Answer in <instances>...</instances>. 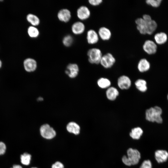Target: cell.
<instances>
[{
    "label": "cell",
    "mask_w": 168,
    "mask_h": 168,
    "mask_svg": "<svg viewBox=\"0 0 168 168\" xmlns=\"http://www.w3.org/2000/svg\"><path fill=\"white\" fill-rule=\"evenodd\" d=\"M167 100H168V94H167Z\"/></svg>",
    "instance_id": "obj_37"
},
{
    "label": "cell",
    "mask_w": 168,
    "mask_h": 168,
    "mask_svg": "<svg viewBox=\"0 0 168 168\" xmlns=\"http://www.w3.org/2000/svg\"><path fill=\"white\" fill-rule=\"evenodd\" d=\"M27 32L29 37L33 38L38 37L40 35V31L38 29L36 26H32L28 28Z\"/></svg>",
    "instance_id": "obj_26"
},
{
    "label": "cell",
    "mask_w": 168,
    "mask_h": 168,
    "mask_svg": "<svg viewBox=\"0 0 168 168\" xmlns=\"http://www.w3.org/2000/svg\"><path fill=\"white\" fill-rule=\"evenodd\" d=\"M23 66L26 71L31 72L36 69L37 67V63L35 59L32 58H28L24 60Z\"/></svg>",
    "instance_id": "obj_9"
},
{
    "label": "cell",
    "mask_w": 168,
    "mask_h": 168,
    "mask_svg": "<svg viewBox=\"0 0 168 168\" xmlns=\"http://www.w3.org/2000/svg\"><path fill=\"white\" fill-rule=\"evenodd\" d=\"M142 18L147 22V34L149 35L152 34L157 28V24L156 22L152 20L151 16L149 15L144 14Z\"/></svg>",
    "instance_id": "obj_7"
},
{
    "label": "cell",
    "mask_w": 168,
    "mask_h": 168,
    "mask_svg": "<svg viewBox=\"0 0 168 168\" xmlns=\"http://www.w3.org/2000/svg\"><path fill=\"white\" fill-rule=\"evenodd\" d=\"M126 155H123L121 158L122 162L125 165L130 166L136 165L139 162L141 155L138 149L129 148L127 150Z\"/></svg>",
    "instance_id": "obj_1"
},
{
    "label": "cell",
    "mask_w": 168,
    "mask_h": 168,
    "mask_svg": "<svg viewBox=\"0 0 168 168\" xmlns=\"http://www.w3.org/2000/svg\"><path fill=\"white\" fill-rule=\"evenodd\" d=\"M2 62L1 60L0 59V68L2 67Z\"/></svg>",
    "instance_id": "obj_35"
},
{
    "label": "cell",
    "mask_w": 168,
    "mask_h": 168,
    "mask_svg": "<svg viewBox=\"0 0 168 168\" xmlns=\"http://www.w3.org/2000/svg\"><path fill=\"white\" fill-rule=\"evenodd\" d=\"M77 16L80 20H85L89 18L91 15V12L89 8L85 6L79 7L77 10Z\"/></svg>",
    "instance_id": "obj_10"
},
{
    "label": "cell",
    "mask_w": 168,
    "mask_h": 168,
    "mask_svg": "<svg viewBox=\"0 0 168 168\" xmlns=\"http://www.w3.org/2000/svg\"><path fill=\"white\" fill-rule=\"evenodd\" d=\"M143 131L140 127H136L133 128L129 133L130 137L133 140H139L142 137Z\"/></svg>",
    "instance_id": "obj_19"
},
{
    "label": "cell",
    "mask_w": 168,
    "mask_h": 168,
    "mask_svg": "<svg viewBox=\"0 0 168 168\" xmlns=\"http://www.w3.org/2000/svg\"><path fill=\"white\" fill-rule=\"evenodd\" d=\"M79 71V67L77 64L74 63H69L66 67L65 72L69 77L74 78L77 76Z\"/></svg>",
    "instance_id": "obj_11"
},
{
    "label": "cell",
    "mask_w": 168,
    "mask_h": 168,
    "mask_svg": "<svg viewBox=\"0 0 168 168\" xmlns=\"http://www.w3.org/2000/svg\"><path fill=\"white\" fill-rule=\"evenodd\" d=\"M40 131L41 136L47 139H52L56 135L54 129L47 124L42 125L40 128Z\"/></svg>",
    "instance_id": "obj_5"
},
{
    "label": "cell",
    "mask_w": 168,
    "mask_h": 168,
    "mask_svg": "<svg viewBox=\"0 0 168 168\" xmlns=\"http://www.w3.org/2000/svg\"><path fill=\"white\" fill-rule=\"evenodd\" d=\"M27 21L32 26H38L40 23V20L39 17L32 13H29L26 16Z\"/></svg>",
    "instance_id": "obj_24"
},
{
    "label": "cell",
    "mask_w": 168,
    "mask_h": 168,
    "mask_svg": "<svg viewBox=\"0 0 168 168\" xmlns=\"http://www.w3.org/2000/svg\"><path fill=\"white\" fill-rule=\"evenodd\" d=\"M117 84L118 87L121 90H128L131 86L132 82L128 76L123 75L118 79Z\"/></svg>",
    "instance_id": "obj_6"
},
{
    "label": "cell",
    "mask_w": 168,
    "mask_h": 168,
    "mask_svg": "<svg viewBox=\"0 0 168 168\" xmlns=\"http://www.w3.org/2000/svg\"><path fill=\"white\" fill-rule=\"evenodd\" d=\"M162 113V110L160 107L157 106L151 107L145 111V119L149 122L161 124L163 122Z\"/></svg>",
    "instance_id": "obj_2"
},
{
    "label": "cell",
    "mask_w": 168,
    "mask_h": 168,
    "mask_svg": "<svg viewBox=\"0 0 168 168\" xmlns=\"http://www.w3.org/2000/svg\"><path fill=\"white\" fill-rule=\"evenodd\" d=\"M154 38L156 42L160 44H164L167 40V35L165 33L162 32L156 34Z\"/></svg>",
    "instance_id": "obj_25"
},
{
    "label": "cell",
    "mask_w": 168,
    "mask_h": 168,
    "mask_svg": "<svg viewBox=\"0 0 168 168\" xmlns=\"http://www.w3.org/2000/svg\"><path fill=\"white\" fill-rule=\"evenodd\" d=\"M97 83L98 86L102 89H107L111 86V82L108 78L101 77L97 81Z\"/></svg>",
    "instance_id": "obj_23"
},
{
    "label": "cell",
    "mask_w": 168,
    "mask_h": 168,
    "mask_svg": "<svg viewBox=\"0 0 168 168\" xmlns=\"http://www.w3.org/2000/svg\"><path fill=\"white\" fill-rule=\"evenodd\" d=\"M142 48L143 50L148 54H152L156 52L157 46L153 41L147 40L144 42Z\"/></svg>",
    "instance_id": "obj_8"
},
{
    "label": "cell",
    "mask_w": 168,
    "mask_h": 168,
    "mask_svg": "<svg viewBox=\"0 0 168 168\" xmlns=\"http://www.w3.org/2000/svg\"><path fill=\"white\" fill-rule=\"evenodd\" d=\"M31 155L27 153H24L20 156L21 162L25 165H28L30 163L31 159Z\"/></svg>",
    "instance_id": "obj_27"
},
{
    "label": "cell",
    "mask_w": 168,
    "mask_h": 168,
    "mask_svg": "<svg viewBox=\"0 0 168 168\" xmlns=\"http://www.w3.org/2000/svg\"><path fill=\"white\" fill-rule=\"evenodd\" d=\"M73 42V39L72 36L70 35L65 36L63 39L62 43L66 47L71 46Z\"/></svg>",
    "instance_id": "obj_28"
},
{
    "label": "cell",
    "mask_w": 168,
    "mask_h": 168,
    "mask_svg": "<svg viewBox=\"0 0 168 168\" xmlns=\"http://www.w3.org/2000/svg\"><path fill=\"white\" fill-rule=\"evenodd\" d=\"M57 17L61 21L65 23L67 22L70 20L71 18V12L67 9H62L58 12Z\"/></svg>",
    "instance_id": "obj_12"
},
{
    "label": "cell",
    "mask_w": 168,
    "mask_h": 168,
    "mask_svg": "<svg viewBox=\"0 0 168 168\" xmlns=\"http://www.w3.org/2000/svg\"><path fill=\"white\" fill-rule=\"evenodd\" d=\"M51 168H64V166L61 162L57 161L52 165Z\"/></svg>",
    "instance_id": "obj_33"
},
{
    "label": "cell",
    "mask_w": 168,
    "mask_h": 168,
    "mask_svg": "<svg viewBox=\"0 0 168 168\" xmlns=\"http://www.w3.org/2000/svg\"><path fill=\"white\" fill-rule=\"evenodd\" d=\"M105 95L107 98L109 100L114 101L119 96V92L116 88L110 86L106 89Z\"/></svg>",
    "instance_id": "obj_16"
},
{
    "label": "cell",
    "mask_w": 168,
    "mask_h": 168,
    "mask_svg": "<svg viewBox=\"0 0 168 168\" xmlns=\"http://www.w3.org/2000/svg\"><path fill=\"white\" fill-rule=\"evenodd\" d=\"M31 168H37L36 167H31Z\"/></svg>",
    "instance_id": "obj_38"
},
{
    "label": "cell",
    "mask_w": 168,
    "mask_h": 168,
    "mask_svg": "<svg viewBox=\"0 0 168 168\" xmlns=\"http://www.w3.org/2000/svg\"><path fill=\"white\" fill-rule=\"evenodd\" d=\"M66 128L68 132L75 135H77L80 133V127L77 123L75 122H71L68 123L67 126Z\"/></svg>",
    "instance_id": "obj_22"
},
{
    "label": "cell",
    "mask_w": 168,
    "mask_h": 168,
    "mask_svg": "<svg viewBox=\"0 0 168 168\" xmlns=\"http://www.w3.org/2000/svg\"><path fill=\"white\" fill-rule=\"evenodd\" d=\"M43 99L42 98H41V97L40 98H39L38 100H42Z\"/></svg>",
    "instance_id": "obj_36"
},
{
    "label": "cell",
    "mask_w": 168,
    "mask_h": 168,
    "mask_svg": "<svg viewBox=\"0 0 168 168\" xmlns=\"http://www.w3.org/2000/svg\"><path fill=\"white\" fill-rule=\"evenodd\" d=\"M98 34L99 37L104 41L110 40L112 35L110 30L105 26L100 27L98 30Z\"/></svg>",
    "instance_id": "obj_17"
},
{
    "label": "cell",
    "mask_w": 168,
    "mask_h": 168,
    "mask_svg": "<svg viewBox=\"0 0 168 168\" xmlns=\"http://www.w3.org/2000/svg\"><path fill=\"white\" fill-rule=\"evenodd\" d=\"M115 62L116 59L113 55L108 53L102 55L100 64L104 68L108 69L111 68Z\"/></svg>",
    "instance_id": "obj_4"
},
{
    "label": "cell",
    "mask_w": 168,
    "mask_h": 168,
    "mask_svg": "<svg viewBox=\"0 0 168 168\" xmlns=\"http://www.w3.org/2000/svg\"><path fill=\"white\" fill-rule=\"evenodd\" d=\"M11 168H22V166L19 165H14Z\"/></svg>",
    "instance_id": "obj_34"
},
{
    "label": "cell",
    "mask_w": 168,
    "mask_h": 168,
    "mask_svg": "<svg viewBox=\"0 0 168 168\" xmlns=\"http://www.w3.org/2000/svg\"><path fill=\"white\" fill-rule=\"evenodd\" d=\"M137 29L142 35H146L147 32V22L142 17L137 18L135 21Z\"/></svg>",
    "instance_id": "obj_14"
},
{
    "label": "cell",
    "mask_w": 168,
    "mask_h": 168,
    "mask_svg": "<svg viewBox=\"0 0 168 168\" xmlns=\"http://www.w3.org/2000/svg\"><path fill=\"white\" fill-rule=\"evenodd\" d=\"M139 168H152V163L149 160H145L142 162Z\"/></svg>",
    "instance_id": "obj_30"
},
{
    "label": "cell",
    "mask_w": 168,
    "mask_h": 168,
    "mask_svg": "<svg viewBox=\"0 0 168 168\" xmlns=\"http://www.w3.org/2000/svg\"><path fill=\"white\" fill-rule=\"evenodd\" d=\"M161 2V0H147L146 2L152 7H157L160 5Z\"/></svg>",
    "instance_id": "obj_29"
},
{
    "label": "cell",
    "mask_w": 168,
    "mask_h": 168,
    "mask_svg": "<svg viewBox=\"0 0 168 168\" xmlns=\"http://www.w3.org/2000/svg\"><path fill=\"white\" fill-rule=\"evenodd\" d=\"M6 149L5 144L3 142H0V155L4 154Z\"/></svg>",
    "instance_id": "obj_32"
},
{
    "label": "cell",
    "mask_w": 168,
    "mask_h": 168,
    "mask_svg": "<svg viewBox=\"0 0 168 168\" xmlns=\"http://www.w3.org/2000/svg\"><path fill=\"white\" fill-rule=\"evenodd\" d=\"M99 38L98 33L95 30L90 29L87 31L86 38L87 42L89 44H94L97 43Z\"/></svg>",
    "instance_id": "obj_13"
},
{
    "label": "cell",
    "mask_w": 168,
    "mask_h": 168,
    "mask_svg": "<svg viewBox=\"0 0 168 168\" xmlns=\"http://www.w3.org/2000/svg\"><path fill=\"white\" fill-rule=\"evenodd\" d=\"M85 30L84 24L78 21L74 22L72 25L71 30L72 33L76 35H80L82 34Z\"/></svg>",
    "instance_id": "obj_18"
},
{
    "label": "cell",
    "mask_w": 168,
    "mask_h": 168,
    "mask_svg": "<svg viewBox=\"0 0 168 168\" xmlns=\"http://www.w3.org/2000/svg\"><path fill=\"white\" fill-rule=\"evenodd\" d=\"M102 0H89V3L91 5L94 6H96L99 5L102 3Z\"/></svg>",
    "instance_id": "obj_31"
},
{
    "label": "cell",
    "mask_w": 168,
    "mask_h": 168,
    "mask_svg": "<svg viewBox=\"0 0 168 168\" xmlns=\"http://www.w3.org/2000/svg\"><path fill=\"white\" fill-rule=\"evenodd\" d=\"M134 84L137 89L140 92H144L147 91V87L146 81L142 79H137Z\"/></svg>",
    "instance_id": "obj_21"
},
{
    "label": "cell",
    "mask_w": 168,
    "mask_h": 168,
    "mask_svg": "<svg viewBox=\"0 0 168 168\" xmlns=\"http://www.w3.org/2000/svg\"><path fill=\"white\" fill-rule=\"evenodd\" d=\"M155 158L158 163L164 162L167 161L168 158V152L165 150H158L154 154Z\"/></svg>",
    "instance_id": "obj_15"
},
{
    "label": "cell",
    "mask_w": 168,
    "mask_h": 168,
    "mask_svg": "<svg viewBox=\"0 0 168 168\" xmlns=\"http://www.w3.org/2000/svg\"><path fill=\"white\" fill-rule=\"evenodd\" d=\"M150 68L149 62L146 58L140 59L138 62L137 68L141 72H144L149 70Z\"/></svg>",
    "instance_id": "obj_20"
},
{
    "label": "cell",
    "mask_w": 168,
    "mask_h": 168,
    "mask_svg": "<svg viewBox=\"0 0 168 168\" xmlns=\"http://www.w3.org/2000/svg\"><path fill=\"white\" fill-rule=\"evenodd\" d=\"M87 55L90 63L92 64H98L100 63L103 55L99 49L94 48L88 50Z\"/></svg>",
    "instance_id": "obj_3"
}]
</instances>
